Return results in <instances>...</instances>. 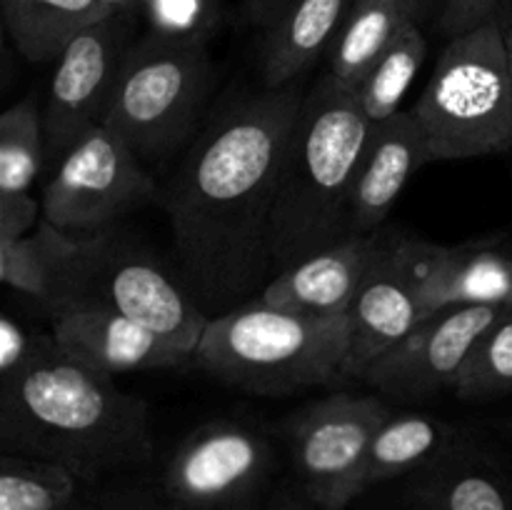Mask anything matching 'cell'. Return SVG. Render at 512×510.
Masks as SVG:
<instances>
[{
  "label": "cell",
  "mask_w": 512,
  "mask_h": 510,
  "mask_svg": "<svg viewBox=\"0 0 512 510\" xmlns=\"http://www.w3.org/2000/svg\"><path fill=\"white\" fill-rule=\"evenodd\" d=\"M303 98L300 80L235 98L165 188L180 283L208 318L255 300L273 275L270 220Z\"/></svg>",
  "instance_id": "6da1fadb"
},
{
  "label": "cell",
  "mask_w": 512,
  "mask_h": 510,
  "mask_svg": "<svg viewBox=\"0 0 512 510\" xmlns=\"http://www.w3.org/2000/svg\"><path fill=\"white\" fill-rule=\"evenodd\" d=\"M0 445L3 453L63 465L80 483L153 458L145 400L60 348L53 335H40L30 363L0 380Z\"/></svg>",
  "instance_id": "7a4b0ae2"
},
{
  "label": "cell",
  "mask_w": 512,
  "mask_h": 510,
  "mask_svg": "<svg viewBox=\"0 0 512 510\" xmlns=\"http://www.w3.org/2000/svg\"><path fill=\"white\" fill-rule=\"evenodd\" d=\"M370 133L353 90L328 73L305 93L270 220L273 275L350 235V195Z\"/></svg>",
  "instance_id": "3957f363"
},
{
  "label": "cell",
  "mask_w": 512,
  "mask_h": 510,
  "mask_svg": "<svg viewBox=\"0 0 512 510\" xmlns=\"http://www.w3.org/2000/svg\"><path fill=\"white\" fill-rule=\"evenodd\" d=\"M350 333V315L320 318L255 298L208 320L193 363L220 383L280 398L343 383Z\"/></svg>",
  "instance_id": "277c9868"
},
{
  "label": "cell",
  "mask_w": 512,
  "mask_h": 510,
  "mask_svg": "<svg viewBox=\"0 0 512 510\" xmlns=\"http://www.w3.org/2000/svg\"><path fill=\"white\" fill-rule=\"evenodd\" d=\"M410 113L428 163L512 150V63L498 20L448 40Z\"/></svg>",
  "instance_id": "5b68a950"
},
{
  "label": "cell",
  "mask_w": 512,
  "mask_h": 510,
  "mask_svg": "<svg viewBox=\"0 0 512 510\" xmlns=\"http://www.w3.org/2000/svg\"><path fill=\"white\" fill-rule=\"evenodd\" d=\"M213 83L208 45L135 40L105 125L148 163L165 160L195 133Z\"/></svg>",
  "instance_id": "8992f818"
},
{
  "label": "cell",
  "mask_w": 512,
  "mask_h": 510,
  "mask_svg": "<svg viewBox=\"0 0 512 510\" xmlns=\"http://www.w3.org/2000/svg\"><path fill=\"white\" fill-rule=\"evenodd\" d=\"M70 303L118 310L193 358L210 320L183 283L150 255L118 243L113 230L85 238L75 253L55 308Z\"/></svg>",
  "instance_id": "52a82bcc"
},
{
  "label": "cell",
  "mask_w": 512,
  "mask_h": 510,
  "mask_svg": "<svg viewBox=\"0 0 512 510\" xmlns=\"http://www.w3.org/2000/svg\"><path fill=\"white\" fill-rule=\"evenodd\" d=\"M393 413L373 395L335 393L285 423L300 490L320 510H345L365 493V463L375 433Z\"/></svg>",
  "instance_id": "ba28073f"
},
{
  "label": "cell",
  "mask_w": 512,
  "mask_h": 510,
  "mask_svg": "<svg viewBox=\"0 0 512 510\" xmlns=\"http://www.w3.org/2000/svg\"><path fill=\"white\" fill-rule=\"evenodd\" d=\"M153 195L155 180L143 160L108 125L98 123L65 150L40 205L50 225L90 238Z\"/></svg>",
  "instance_id": "9c48e42d"
},
{
  "label": "cell",
  "mask_w": 512,
  "mask_h": 510,
  "mask_svg": "<svg viewBox=\"0 0 512 510\" xmlns=\"http://www.w3.org/2000/svg\"><path fill=\"white\" fill-rule=\"evenodd\" d=\"M273 470V448L258 430L213 420L188 435L163 473V495L180 510H255Z\"/></svg>",
  "instance_id": "30bf717a"
},
{
  "label": "cell",
  "mask_w": 512,
  "mask_h": 510,
  "mask_svg": "<svg viewBox=\"0 0 512 510\" xmlns=\"http://www.w3.org/2000/svg\"><path fill=\"white\" fill-rule=\"evenodd\" d=\"M133 18L108 15L70 40L55 60L43 110L45 153L60 160L93 125L105 123L120 73L135 43Z\"/></svg>",
  "instance_id": "8fae6325"
},
{
  "label": "cell",
  "mask_w": 512,
  "mask_h": 510,
  "mask_svg": "<svg viewBox=\"0 0 512 510\" xmlns=\"http://www.w3.org/2000/svg\"><path fill=\"white\" fill-rule=\"evenodd\" d=\"M500 313L503 308L490 305L430 313L375 360L360 380L393 398H430L443 388H453L470 350Z\"/></svg>",
  "instance_id": "7c38bea8"
},
{
  "label": "cell",
  "mask_w": 512,
  "mask_h": 510,
  "mask_svg": "<svg viewBox=\"0 0 512 510\" xmlns=\"http://www.w3.org/2000/svg\"><path fill=\"white\" fill-rule=\"evenodd\" d=\"M403 238H383L365 283L350 310V350L345 380H360L365 370L428 318Z\"/></svg>",
  "instance_id": "4fadbf2b"
},
{
  "label": "cell",
  "mask_w": 512,
  "mask_h": 510,
  "mask_svg": "<svg viewBox=\"0 0 512 510\" xmlns=\"http://www.w3.org/2000/svg\"><path fill=\"white\" fill-rule=\"evenodd\" d=\"M428 313L465 305L512 308V253L498 238L433 245L403 238Z\"/></svg>",
  "instance_id": "5bb4252c"
},
{
  "label": "cell",
  "mask_w": 512,
  "mask_h": 510,
  "mask_svg": "<svg viewBox=\"0 0 512 510\" xmlns=\"http://www.w3.org/2000/svg\"><path fill=\"white\" fill-rule=\"evenodd\" d=\"M48 315L55 343L100 373L180 368L193 360V355L170 345L138 320L105 305L70 303Z\"/></svg>",
  "instance_id": "9a60e30c"
},
{
  "label": "cell",
  "mask_w": 512,
  "mask_h": 510,
  "mask_svg": "<svg viewBox=\"0 0 512 510\" xmlns=\"http://www.w3.org/2000/svg\"><path fill=\"white\" fill-rule=\"evenodd\" d=\"M355 0H248L245 20L260 33L263 88L295 83L318 63Z\"/></svg>",
  "instance_id": "2e32d148"
},
{
  "label": "cell",
  "mask_w": 512,
  "mask_h": 510,
  "mask_svg": "<svg viewBox=\"0 0 512 510\" xmlns=\"http://www.w3.org/2000/svg\"><path fill=\"white\" fill-rule=\"evenodd\" d=\"M383 233H350L338 243L275 273L258 295L265 305L338 318L350 315L355 298L378 255Z\"/></svg>",
  "instance_id": "e0dca14e"
},
{
  "label": "cell",
  "mask_w": 512,
  "mask_h": 510,
  "mask_svg": "<svg viewBox=\"0 0 512 510\" xmlns=\"http://www.w3.org/2000/svg\"><path fill=\"white\" fill-rule=\"evenodd\" d=\"M403 510H512V473L460 433L443 455L403 478Z\"/></svg>",
  "instance_id": "ac0fdd59"
},
{
  "label": "cell",
  "mask_w": 512,
  "mask_h": 510,
  "mask_svg": "<svg viewBox=\"0 0 512 510\" xmlns=\"http://www.w3.org/2000/svg\"><path fill=\"white\" fill-rule=\"evenodd\" d=\"M428 163L423 130L410 110H400L373 128L355 175L348 210V233H375L408 185L410 175Z\"/></svg>",
  "instance_id": "d6986e66"
},
{
  "label": "cell",
  "mask_w": 512,
  "mask_h": 510,
  "mask_svg": "<svg viewBox=\"0 0 512 510\" xmlns=\"http://www.w3.org/2000/svg\"><path fill=\"white\" fill-rule=\"evenodd\" d=\"M83 240L40 218L33 233L0 240V280L5 288L35 300L50 313Z\"/></svg>",
  "instance_id": "ffe728a7"
},
{
  "label": "cell",
  "mask_w": 512,
  "mask_h": 510,
  "mask_svg": "<svg viewBox=\"0 0 512 510\" xmlns=\"http://www.w3.org/2000/svg\"><path fill=\"white\" fill-rule=\"evenodd\" d=\"M5 30L30 63H53L88 25L108 18L103 0H0Z\"/></svg>",
  "instance_id": "44dd1931"
},
{
  "label": "cell",
  "mask_w": 512,
  "mask_h": 510,
  "mask_svg": "<svg viewBox=\"0 0 512 510\" xmlns=\"http://www.w3.org/2000/svg\"><path fill=\"white\" fill-rule=\"evenodd\" d=\"M458 430L428 413H390L375 433L365 463V490L418 473L458 440Z\"/></svg>",
  "instance_id": "7402d4cb"
},
{
  "label": "cell",
  "mask_w": 512,
  "mask_h": 510,
  "mask_svg": "<svg viewBox=\"0 0 512 510\" xmlns=\"http://www.w3.org/2000/svg\"><path fill=\"white\" fill-rule=\"evenodd\" d=\"M408 20V0H355L328 50L330 78L355 93Z\"/></svg>",
  "instance_id": "603a6c76"
},
{
  "label": "cell",
  "mask_w": 512,
  "mask_h": 510,
  "mask_svg": "<svg viewBox=\"0 0 512 510\" xmlns=\"http://www.w3.org/2000/svg\"><path fill=\"white\" fill-rule=\"evenodd\" d=\"M425 53H428V43H425L423 30L418 23L408 20L355 90V98L370 128H378L400 113V103L423 65Z\"/></svg>",
  "instance_id": "cb8c5ba5"
},
{
  "label": "cell",
  "mask_w": 512,
  "mask_h": 510,
  "mask_svg": "<svg viewBox=\"0 0 512 510\" xmlns=\"http://www.w3.org/2000/svg\"><path fill=\"white\" fill-rule=\"evenodd\" d=\"M80 478L30 455H0V510H73Z\"/></svg>",
  "instance_id": "d4e9b609"
},
{
  "label": "cell",
  "mask_w": 512,
  "mask_h": 510,
  "mask_svg": "<svg viewBox=\"0 0 512 510\" xmlns=\"http://www.w3.org/2000/svg\"><path fill=\"white\" fill-rule=\"evenodd\" d=\"M45 158L43 113L33 98L10 105L0 115V198L30 195Z\"/></svg>",
  "instance_id": "484cf974"
},
{
  "label": "cell",
  "mask_w": 512,
  "mask_h": 510,
  "mask_svg": "<svg viewBox=\"0 0 512 510\" xmlns=\"http://www.w3.org/2000/svg\"><path fill=\"white\" fill-rule=\"evenodd\" d=\"M453 390L463 400H495L512 393V308L480 335Z\"/></svg>",
  "instance_id": "4316f807"
},
{
  "label": "cell",
  "mask_w": 512,
  "mask_h": 510,
  "mask_svg": "<svg viewBox=\"0 0 512 510\" xmlns=\"http://www.w3.org/2000/svg\"><path fill=\"white\" fill-rule=\"evenodd\" d=\"M223 18V0H143L148 33L173 43L208 45Z\"/></svg>",
  "instance_id": "83f0119b"
},
{
  "label": "cell",
  "mask_w": 512,
  "mask_h": 510,
  "mask_svg": "<svg viewBox=\"0 0 512 510\" xmlns=\"http://www.w3.org/2000/svg\"><path fill=\"white\" fill-rule=\"evenodd\" d=\"M503 0H445L438 18V30L443 38L453 40L470 33L485 23L498 20Z\"/></svg>",
  "instance_id": "f1b7e54d"
},
{
  "label": "cell",
  "mask_w": 512,
  "mask_h": 510,
  "mask_svg": "<svg viewBox=\"0 0 512 510\" xmlns=\"http://www.w3.org/2000/svg\"><path fill=\"white\" fill-rule=\"evenodd\" d=\"M40 335H30L13 315L0 318V380L13 378L25 368L38 348Z\"/></svg>",
  "instance_id": "f546056e"
},
{
  "label": "cell",
  "mask_w": 512,
  "mask_h": 510,
  "mask_svg": "<svg viewBox=\"0 0 512 510\" xmlns=\"http://www.w3.org/2000/svg\"><path fill=\"white\" fill-rule=\"evenodd\" d=\"M43 218V205L30 195L0 198V240H15L33 233Z\"/></svg>",
  "instance_id": "4dcf8cb0"
},
{
  "label": "cell",
  "mask_w": 512,
  "mask_h": 510,
  "mask_svg": "<svg viewBox=\"0 0 512 510\" xmlns=\"http://www.w3.org/2000/svg\"><path fill=\"white\" fill-rule=\"evenodd\" d=\"M108 15H120V18H143V0H103Z\"/></svg>",
  "instance_id": "1f68e13d"
},
{
  "label": "cell",
  "mask_w": 512,
  "mask_h": 510,
  "mask_svg": "<svg viewBox=\"0 0 512 510\" xmlns=\"http://www.w3.org/2000/svg\"><path fill=\"white\" fill-rule=\"evenodd\" d=\"M268 510H320L318 505L310 503L305 495H295V493H283L273 500Z\"/></svg>",
  "instance_id": "d6a6232c"
},
{
  "label": "cell",
  "mask_w": 512,
  "mask_h": 510,
  "mask_svg": "<svg viewBox=\"0 0 512 510\" xmlns=\"http://www.w3.org/2000/svg\"><path fill=\"white\" fill-rule=\"evenodd\" d=\"M440 5V10H443L445 0H408V10H410V20L418 25H423V20L428 18L430 13H433L435 8Z\"/></svg>",
  "instance_id": "836d02e7"
},
{
  "label": "cell",
  "mask_w": 512,
  "mask_h": 510,
  "mask_svg": "<svg viewBox=\"0 0 512 510\" xmlns=\"http://www.w3.org/2000/svg\"><path fill=\"white\" fill-rule=\"evenodd\" d=\"M498 25H500V30H503L505 48H508L510 63H512V0H503V5H500Z\"/></svg>",
  "instance_id": "e575fe53"
},
{
  "label": "cell",
  "mask_w": 512,
  "mask_h": 510,
  "mask_svg": "<svg viewBox=\"0 0 512 510\" xmlns=\"http://www.w3.org/2000/svg\"><path fill=\"white\" fill-rule=\"evenodd\" d=\"M80 510H180L173 503L165 500V505H95V508H80Z\"/></svg>",
  "instance_id": "d590c367"
}]
</instances>
